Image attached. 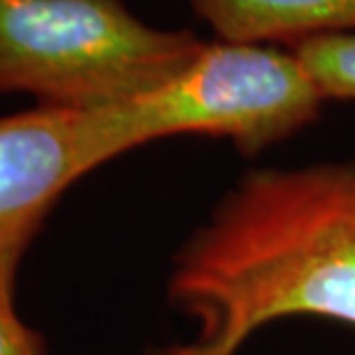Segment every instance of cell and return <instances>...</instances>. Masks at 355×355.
Wrapping results in <instances>:
<instances>
[{
    "instance_id": "obj_1",
    "label": "cell",
    "mask_w": 355,
    "mask_h": 355,
    "mask_svg": "<svg viewBox=\"0 0 355 355\" xmlns=\"http://www.w3.org/2000/svg\"><path fill=\"white\" fill-rule=\"evenodd\" d=\"M168 300L195 332L149 355H236L286 316L355 326V161L243 175L179 248Z\"/></svg>"
},
{
    "instance_id": "obj_5",
    "label": "cell",
    "mask_w": 355,
    "mask_h": 355,
    "mask_svg": "<svg viewBox=\"0 0 355 355\" xmlns=\"http://www.w3.org/2000/svg\"><path fill=\"white\" fill-rule=\"evenodd\" d=\"M218 40L279 44L355 33V0H188Z\"/></svg>"
},
{
    "instance_id": "obj_7",
    "label": "cell",
    "mask_w": 355,
    "mask_h": 355,
    "mask_svg": "<svg viewBox=\"0 0 355 355\" xmlns=\"http://www.w3.org/2000/svg\"><path fill=\"white\" fill-rule=\"evenodd\" d=\"M0 355H46L44 337L21 321L14 305H0Z\"/></svg>"
},
{
    "instance_id": "obj_3",
    "label": "cell",
    "mask_w": 355,
    "mask_h": 355,
    "mask_svg": "<svg viewBox=\"0 0 355 355\" xmlns=\"http://www.w3.org/2000/svg\"><path fill=\"white\" fill-rule=\"evenodd\" d=\"M323 103L289 46L218 40L163 87L101 112L115 158L175 135H214L257 154L312 124Z\"/></svg>"
},
{
    "instance_id": "obj_6",
    "label": "cell",
    "mask_w": 355,
    "mask_h": 355,
    "mask_svg": "<svg viewBox=\"0 0 355 355\" xmlns=\"http://www.w3.org/2000/svg\"><path fill=\"white\" fill-rule=\"evenodd\" d=\"M323 99L355 101V33L319 35L289 46Z\"/></svg>"
},
{
    "instance_id": "obj_4",
    "label": "cell",
    "mask_w": 355,
    "mask_h": 355,
    "mask_svg": "<svg viewBox=\"0 0 355 355\" xmlns=\"http://www.w3.org/2000/svg\"><path fill=\"white\" fill-rule=\"evenodd\" d=\"M112 158L101 110L0 115V305H14L21 261L53 207Z\"/></svg>"
},
{
    "instance_id": "obj_2",
    "label": "cell",
    "mask_w": 355,
    "mask_h": 355,
    "mask_svg": "<svg viewBox=\"0 0 355 355\" xmlns=\"http://www.w3.org/2000/svg\"><path fill=\"white\" fill-rule=\"evenodd\" d=\"M202 46L191 30L145 24L124 0H0V94L112 108L163 87Z\"/></svg>"
}]
</instances>
